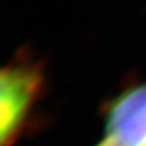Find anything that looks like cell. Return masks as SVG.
Segmentation results:
<instances>
[{
    "mask_svg": "<svg viewBox=\"0 0 146 146\" xmlns=\"http://www.w3.org/2000/svg\"><path fill=\"white\" fill-rule=\"evenodd\" d=\"M139 146H146V138H145V139L139 144Z\"/></svg>",
    "mask_w": 146,
    "mask_h": 146,
    "instance_id": "cell-2",
    "label": "cell"
},
{
    "mask_svg": "<svg viewBox=\"0 0 146 146\" xmlns=\"http://www.w3.org/2000/svg\"><path fill=\"white\" fill-rule=\"evenodd\" d=\"M46 86L43 64L19 55L0 66V146H14Z\"/></svg>",
    "mask_w": 146,
    "mask_h": 146,
    "instance_id": "cell-1",
    "label": "cell"
}]
</instances>
